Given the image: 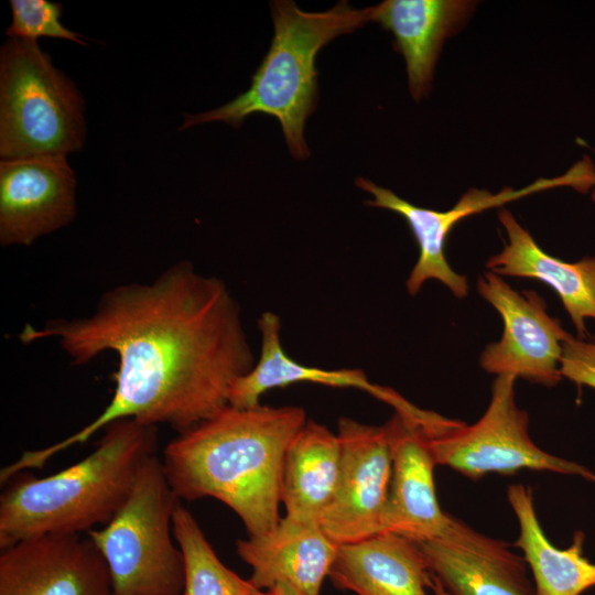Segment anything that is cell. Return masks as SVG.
<instances>
[{"label":"cell","instance_id":"cell-1","mask_svg":"<svg viewBox=\"0 0 595 595\" xmlns=\"http://www.w3.org/2000/svg\"><path fill=\"white\" fill-rule=\"evenodd\" d=\"M19 339L56 340L73 365L105 351L115 353L119 365L107 407L72 435L25 451L1 469L3 480L43 467L117 420L185 432L228 405L232 382L256 364L238 302L221 279L199 273L190 261L150 282L106 291L87 316L25 324Z\"/></svg>","mask_w":595,"mask_h":595},{"label":"cell","instance_id":"cell-2","mask_svg":"<svg viewBox=\"0 0 595 595\" xmlns=\"http://www.w3.org/2000/svg\"><path fill=\"white\" fill-rule=\"evenodd\" d=\"M306 421L304 409L294 405H226L165 446L161 459L174 495L221 501L248 536L272 529L282 518L284 455Z\"/></svg>","mask_w":595,"mask_h":595},{"label":"cell","instance_id":"cell-3","mask_svg":"<svg viewBox=\"0 0 595 595\" xmlns=\"http://www.w3.org/2000/svg\"><path fill=\"white\" fill-rule=\"evenodd\" d=\"M96 448L47 477L24 472L0 496V548L43 534H80L108 523L143 464L156 454L158 426L133 419L108 424Z\"/></svg>","mask_w":595,"mask_h":595},{"label":"cell","instance_id":"cell-4","mask_svg":"<svg viewBox=\"0 0 595 595\" xmlns=\"http://www.w3.org/2000/svg\"><path fill=\"white\" fill-rule=\"evenodd\" d=\"M270 8L274 34L250 87L217 109L185 115L180 130L213 121L239 128L248 116L266 113L280 122L290 153L305 159V122L317 102L316 55L335 37L369 22L368 8L339 1L324 12H304L291 0L273 1Z\"/></svg>","mask_w":595,"mask_h":595},{"label":"cell","instance_id":"cell-5","mask_svg":"<svg viewBox=\"0 0 595 595\" xmlns=\"http://www.w3.org/2000/svg\"><path fill=\"white\" fill-rule=\"evenodd\" d=\"M84 113L76 85L36 41H6L0 52L2 160L79 151L86 136Z\"/></svg>","mask_w":595,"mask_h":595},{"label":"cell","instance_id":"cell-6","mask_svg":"<svg viewBox=\"0 0 595 595\" xmlns=\"http://www.w3.org/2000/svg\"><path fill=\"white\" fill-rule=\"evenodd\" d=\"M178 502L155 454L113 518L87 532L107 564L112 595L182 594L184 559L172 523Z\"/></svg>","mask_w":595,"mask_h":595},{"label":"cell","instance_id":"cell-7","mask_svg":"<svg viewBox=\"0 0 595 595\" xmlns=\"http://www.w3.org/2000/svg\"><path fill=\"white\" fill-rule=\"evenodd\" d=\"M516 378L497 376L490 401L473 424L422 410L419 422L436 465L477 480L489 473L513 475L519 470L575 475L595 482V473L539 447L529 433V415L515 397Z\"/></svg>","mask_w":595,"mask_h":595},{"label":"cell","instance_id":"cell-8","mask_svg":"<svg viewBox=\"0 0 595 595\" xmlns=\"http://www.w3.org/2000/svg\"><path fill=\"white\" fill-rule=\"evenodd\" d=\"M595 183V166L589 158L575 163L563 175L553 178H539L530 185L515 190L504 188L498 193L470 188L447 210L420 207L401 198L389 188L381 187L370 180L358 177L356 185L371 195L366 204L397 213L409 225L419 246V258L405 282L410 295L414 296L428 280H436L448 288L456 298H465L468 282L465 275L455 272L448 264L444 246L454 226L465 217L483 210L502 206L536 192L570 186L586 193Z\"/></svg>","mask_w":595,"mask_h":595},{"label":"cell","instance_id":"cell-9","mask_svg":"<svg viewBox=\"0 0 595 595\" xmlns=\"http://www.w3.org/2000/svg\"><path fill=\"white\" fill-rule=\"evenodd\" d=\"M337 436L340 444L338 483L318 523L332 540L344 544L382 533L392 454L386 424L368 425L342 418Z\"/></svg>","mask_w":595,"mask_h":595},{"label":"cell","instance_id":"cell-10","mask_svg":"<svg viewBox=\"0 0 595 595\" xmlns=\"http://www.w3.org/2000/svg\"><path fill=\"white\" fill-rule=\"evenodd\" d=\"M477 290L501 316V338L489 344L480 355V366L488 374L522 378L545 387L563 378L560 364L563 343L571 335L547 311L544 300L534 291L512 289L502 277L486 271Z\"/></svg>","mask_w":595,"mask_h":595},{"label":"cell","instance_id":"cell-11","mask_svg":"<svg viewBox=\"0 0 595 595\" xmlns=\"http://www.w3.org/2000/svg\"><path fill=\"white\" fill-rule=\"evenodd\" d=\"M75 216L76 176L65 155L1 160V246H30Z\"/></svg>","mask_w":595,"mask_h":595},{"label":"cell","instance_id":"cell-12","mask_svg":"<svg viewBox=\"0 0 595 595\" xmlns=\"http://www.w3.org/2000/svg\"><path fill=\"white\" fill-rule=\"evenodd\" d=\"M0 595H112V587L89 537L43 534L2 549Z\"/></svg>","mask_w":595,"mask_h":595},{"label":"cell","instance_id":"cell-13","mask_svg":"<svg viewBox=\"0 0 595 595\" xmlns=\"http://www.w3.org/2000/svg\"><path fill=\"white\" fill-rule=\"evenodd\" d=\"M418 543L447 595H536L522 555L452 515L439 536Z\"/></svg>","mask_w":595,"mask_h":595},{"label":"cell","instance_id":"cell-14","mask_svg":"<svg viewBox=\"0 0 595 595\" xmlns=\"http://www.w3.org/2000/svg\"><path fill=\"white\" fill-rule=\"evenodd\" d=\"M420 411L408 401L385 423L391 443L392 474L382 532L416 542L439 536L450 519L436 497V464L419 422Z\"/></svg>","mask_w":595,"mask_h":595},{"label":"cell","instance_id":"cell-15","mask_svg":"<svg viewBox=\"0 0 595 595\" xmlns=\"http://www.w3.org/2000/svg\"><path fill=\"white\" fill-rule=\"evenodd\" d=\"M338 545L320 523L284 516L272 529L238 540L236 550L256 588L283 584L299 595H320Z\"/></svg>","mask_w":595,"mask_h":595},{"label":"cell","instance_id":"cell-16","mask_svg":"<svg viewBox=\"0 0 595 595\" xmlns=\"http://www.w3.org/2000/svg\"><path fill=\"white\" fill-rule=\"evenodd\" d=\"M474 8L473 1L465 0H386L368 8L369 21L392 33L415 100L430 90L443 42L463 25Z\"/></svg>","mask_w":595,"mask_h":595},{"label":"cell","instance_id":"cell-17","mask_svg":"<svg viewBox=\"0 0 595 595\" xmlns=\"http://www.w3.org/2000/svg\"><path fill=\"white\" fill-rule=\"evenodd\" d=\"M328 577L357 595H429L431 586L419 543L392 532L339 544Z\"/></svg>","mask_w":595,"mask_h":595},{"label":"cell","instance_id":"cell-18","mask_svg":"<svg viewBox=\"0 0 595 595\" xmlns=\"http://www.w3.org/2000/svg\"><path fill=\"white\" fill-rule=\"evenodd\" d=\"M498 218L508 240L502 250L487 261L488 271L548 284L560 298L578 338H587L585 322L595 320V257L563 261L542 250L506 208L499 210Z\"/></svg>","mask_w":595,"mask_h":595},{"label":"cell","instance_id":"cell-19","mask_svg":"<svg viewBox=\"0 0 595 595\" xmlns=\"http://www.w3.org/2000/svg\"><path fill=\"white\" fill-rule=\"evenodd\" d=\"M261 350L249 372L237 378L229 390L228 404L235 408H253L267 391L299 382H312L334 388H355L366 391L392 408L401 400L394 390L370 382L360 369L327 370L298 363L285 354L281 343V321L272 312H264L258 320Z\"/></svg>","mask_w":595,"mask_h":595},{"label":"cell","instance_id":"cell-20","mask_svg":"<svg viewBox=\"0 0 595 595\" xmlns=\"http://www.w3.org/2000/svg\"><path fill=\"white\" fill-rule=\"evenodd\" d=\"M509 505L519 532L513 545L522 552L536 595H581L595 586V563L584 555L585 534L576 531L571 544L559 549L544 533L530 487L510 485Z\"/></svg>","mask_w":595,"mask_h":595},{"label":"cell","instance_id":"cell-21","mask_svg":"<svg viewBox=\"0 0 595 595\" xmlns=\"http://www.w3.org/2000/svg\"><path fill=\"white\" fill-rule=\"evenodd\" d=\"M339 468L337 433L307 420L292 439L284 455L281 502L285 516L318 523L334 497Z\"/></svg>","mask_w":595,"mask_h":595},{"label":"cell","instance_id":"cell-22","mask_svg":"<svg viewBox=\"0 0 595 595\" xmlns=\"http://www.w3.org/2000/svg\"><path fill=\"white\" fill-rule=\"evenodd\" d=\"M172 523L184 559L181 595H253L256 587L223 564L193 515L180 502Z\"/></svg>","mask_w":595,"mask_h":595},{"label":"cell","instance_id":"cell-23","mask_svg":"<svg viewBox=\"0 0 595 595\" xmlns=\"http://www.w3.org/2000/svg\"><path fill=\"white\" fill-rule=\"evenodd\" d=\"M12 22L7 28L9 37L36 41L48 36L86 45L80 34L61 22L63 6L48 0H11Z\"/></svg>","mask_w":595,"mask_h":595},{"label":"cell","instance_id":"cell-24","mask_svg":"<svg viewBox=\"0 0 595 595\" xmlns=\"http://www.w3.org/2000/svg\"><path fill=\"white\" fill-rule=\"evenodd\" d=\"M562 377L577 386L595 389V335L581 339L570 335L563 343Z\"/></svg>","mask_w":595,"mask_h":595},{"label":"cell","instance_id":"cell-25","mask_svg":"<svg viewBox=\"0 0 595 595\" xmlns=\"http://www.w3.org/2000/svg\"><path fill=\"white\" fill-rule=\"evenodd\" d=\"M253 595H299V594L286 585L278 584L267 589L256 588L253 592Z\"/></svg>","mask_w":595,"mask_h":595},{"label":"cell","instance_id":"cell-26","mask_svg":"<svg viewBox=\"0 0 595 595\" xmlns=\"http://www.w3.org/2000/svg\"><path fill=\"white\" fill-rule=\"evenodd\" d=\"M431 577H432V581H431L430 588L432 589L433 594L434 595H447L445 593V591L443 589L442 585L440 584V582L435 577H433L432 575H431Z\"/></svg>","mask_w":595,"mask_h":595},{"label":"cell","instance_id":"cell-27","mask_svg":"<svg viewBox=\"0 0 595 595\" xmlns=\"http://www.w3.org/2000/svg\"><path fill=\"white\" fill-rule=\"evenodd\" d=\"M592 199L595 202V183L592 187Z\"/></svg>","mask_w":595,"mask_h":595}]
</instances>
